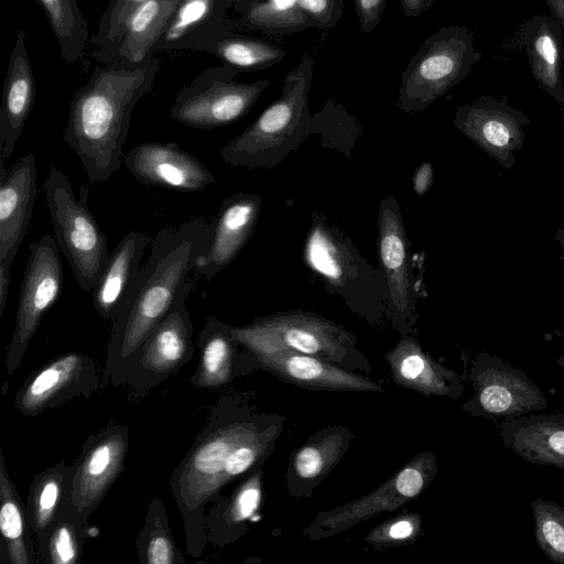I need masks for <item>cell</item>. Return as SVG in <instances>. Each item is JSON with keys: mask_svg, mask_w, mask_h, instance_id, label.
Here are the masks:
<instances>
[{"mask_svg": "<svg viewBox=\"0 0 564 564\" xmlns=\"http://www.w3.org/2000/svg\"><path fill=\"white\" fill-rule=\"evenodd\" d=\"M281 431L282 421L276 416L256 413L237 398L226 395L215 403L169 481L189 556L200 557L208 543V505L218 500L229 484L261 467Z\"/></svg>", "mask_w": 564, "mask_h": 564, "instance_id": "1", "label": "cell"}, {"mask_svg": "<svg viewBox=\"0 0 564 564\" xmlns=\"http://www.w3.org/2000/svg\"><path fill=\"white\" fill-rule=\"evenodd\" d=\"M212 224L200 218L161 229L112 319L102 380L122 386L127 367L169 314L197 259L209 248Z\"/></svg>", "mask_w": 564, "mask_h": 564, "instance_id": "2", "label": "cell"}, {"mask_svg": "<svg viewBox=\"0 0 564 564\" xmlns=\"http://www.w3.org/2000/svg\"><path fill=\"white\" fill-rule=\"evenodd\" d=\"M159 69L155 55L137 63L117 59L96 66L74 94L62 137L91 182H106L120 169L132 112Z\"/></svg>", "mask_w": 564, "mask_h": 564, "instance_id": "3", "label": "cell"}, {"mask_svg": "<svg viewBox=\"0 0 564 564\" xmlns=\"http://www.w3.org/2000/svg\"><path fill=\"white\" fill-rule=\"evenodd\" d=\"M314 62L303 54L284 78L282 95L221 150L223 160L247 169H273L312 133L307 99Z\"/></svg>", "mask_w": 564, "mask_h": 564, "instance_id": "4", "label": "cell"}, {"mask_svg": "<svg viewBox=\"0 0 564 564\" xmlns=\"http://www.w3.org/2000/svg\"><path fill=\"white\" fill-rule=\"evenodd\" d=\"M303 259L324 281L327 291L343 297L354 310L379 313L389 306L382 269L371 267L350 239L324 215H312Z\"/></svg>", "mask_w": 564, "mask_h": 564, "instance_id": "5", "label": "cell"}, {"mask_svg": "<svg viewBox=\"0 0 564 564\" xmlns=\"http://www.w3.org/2000/svg\"><path fill=\"white\" fill-rule=\"evenodd\" d=\"M231 334L254 357L297 352L346 369L354 366L348 359L361 356L352 334L312 312L286 311L258 317L247 325L231 326Z\"/></svg>", "mask_w": 564, "mask_h": 564, "instance_id": "6", "label": "cell"}, {"mask_svg": "<svg viewBox=\"0 0 564 564\" xmlns=\"http://www.w3.org/2000/svg\"><path fill=\"white\" fill-rule=\"evenodd\" d=\"M55 240L85 291H93L109 259L108 241L88 206L89 189L82 185L76 198L67 174L51 165L44 181Z\"/></svg>", "mask_w": 564, "mask_h": 564, "instance_id": "7", "label": "cell"}, {"mask_svg": "<svg viewBox=\"0 0 564 564\" xmlns=\"http://www.w3.org/2000/svg\"><path fill=\"white\" fill-rule=\"evenodd\" d=\"M464 26L442 28L422 44L401 77L398 108L421 111L463 80L480 58Z\"/></svg>", "mask_w": 564, "mask_h": 564, "instance_id": "8", "label": "cell"}, {"mask_svg": "<svg viewBox=\"0 0 564 564\" xmlns=\"http://www.w3.org/2000/svg\"><path fill=\"white\" fill-rule=\"evenodd\" d=\"M238 72L226 66L202 72L175 96L171 117L196 129H215L236 122L254 105L269 79L239 83Z\"/></svg>", "mask_w": 564, "mask_h": 564, "instance_id": "9", "label": "cell"}, {"mask_svg": "<svg viewBox=\"0 0 564 564\" xmlns=\"http://www.w3.org/2000/svg\"><path fill=\"white\" fill-rule=\"evenodd\" d=\"M29 251L14 329L4 359L9 376L20 367L42 318L63 290L64 270L56 240L51 235H44L29 246Z\"/></svg>", "mask_w": 564, "mask_h": 564, "instance_id": "10", "label": "cell"}, {"mask_svg": "<svg viewBox=\"0 0 564 564\" xmlns=\"http://www.w3.org/2000/svg\"><path fill=\"white\" fill-rule=\"evenodd\" d=\"M193 282L183 285L169 314L154 327L131 358L123 381L137 394H145L176 373L194 356V325L186 299Z\"/></svg>", "mask_w": 564, "mask_h": 564, "instance_id": "11", "label": "cell"}, {"mask_svg": "<svg viewBox=\"0 0 564 564\" xmlns=\"http://www.w3.org/2000/svg\"><path fill=\"white\" fill-rule=\"evenodd\" d=\"M436 471L434 454L424 451L373 491L333 510L319 512L304 533L311 540L325 539L381 512L394 511L426 490Z\"/></svg>", "mask_w": 564, "mask_h": 564, "instance_id": "12", "label": "cell"}, {"mask_svg": "<svg viewBox=\"0 0 564 564\" xmlns=\"http://www.w3.org/2000/svg\"><path fill=\"white\" fill-rule=\"evenodd\" d=\"M468 380L474 393L462 409L474 416L509 420L547 406L541 389L521 369L487 351L473 360Z\"/></svg>", "mask_w": 564, "mask_h": 564, "instance_id": "13", "label": "cell"}, {"mask_svg": "<svg viewBox=\"0 0 564 564\" xmlns=\"http://www.w3.org/2000/svg\"><path fill=\"white\" fill-rule=\"evenodd\" d=\"M129 451V429L109 423L85 441L70 474L63 505L89 519L117 481Z\"/></svg>", "mask_w": 564, "mask_h": 564, "instance_id": "14", "label": "cell"}, {"mask_svg": "<svg viewBox=\"0 0 564 564\" xmlns=\"http://www.w3.org/2000/svg\"><path fill=\"white\" fill-rule=\"evenodd\" d=\"M98 368L89 356L69 351L50 360L25 378L14 408L35 417L76 398H88L99 388Z\"/></svg>", "mask_w": 564, "mask_h": 564, "instance_id": "15", "label": "cell"}, {"mask_svg": "<svg viewBox=\"0 0 564 564\" xmlns=\"http://www.w3.org/2000/svg\"><path fill=\"white\" fill-rule=\"evenodd\" d=\"M377 224L380 268L387 281L389 310L392 319L401 329L412 323L419 290L401 207L394 196L381 200Z\"/></svg>", "mask_w": 564, "mask_h": 564, "instance_id": "16", "label": "cell"}, {"mask_svg": "<svg viewBox=\"0 0 564 564\" xmlns=\"http://www.w3.org/2000/svg\"><path fill=\"white\" fill-rule=\"evenodd\" d=\"M455 128L500 166L512 170L530 119L505 100L486 96L457 108Z\"/></svg>", "mask_w": 564, "mask_h": 564, "instance_id": "17", "label": "cell"}, {"mask_svg": "<svg viewBox=\"0 0 564 564\" xmlns=\"http://www.w3.org/2000/svg\"><path fill=\"white\" fill-rule=\"evenodd\" d=\"M130 174L140 183L182 193L199 192L215 183L209 169L173 142H144L123 155Z\"/></svg>", "mask_w": 564, "mask_h": 564, "instance_id": "18", "label": "cell"}, {"mask_svg": "<svg viewBox=\"0 0 564 564\" xmlns=\"http://www.w3.org/2000/svg\"><path fill=\"white\" fill-rule=\"evenodd\" d=\"M36 159H18L7 172L0 162V265L12 268L26 235L37 194Z\"/></svg>", "mask_w": 564, "mask_h": 564, "instance_id": "19", "label": "cell"}, {"mask_svg": "<svg viewBox=\"0 0 564 564\" xmlns=\"http://www.w3.org/2000/svg\"><path fill=\"white\" fill-rule=\"evenodd\" d=\"M262 199L238 192L226 197L212 223L209 248L197 259L195 271L210 280L239 254L256 229Z\"/></svg>", "mask_w": 564, "mask_h": 564, "instance_id": "20", "label": "cell"}, {"mask_svg": "<svg viewBox=\"0 0 564 564\" xmlns=\"http://www.w3.org/2000/svg\"><path fill=\"white\" fill-rule=\"evenodd\" d=\"M260 366L279 379L311 390L381 392L369 378L327 360L297 352L260 355Z\"/></svg>", "mask_w": 564, "mask_h": 564, "instance_id": "21", "label": "cell"}, {"mask_svg": "<svg viewBox=\"0 0 564 564\" xmlns=\"http://www.w3.org/2000/svg\"><path fill=\"white\" fill-rule=\"evenodd\" d=\"M35 82L26 47V33L18 31L3 82L0 106L1 161L9 160L33 107Z\"/></svg>", "mask_w": 564, "mask_h": 564, "instance_id": "22", "label": "cell"}, {"mask_svg": "<svg viewBox=\"0 0 564 564\" xmlns=\"http://www.w3.org/2000/svg\"><path fill=\"white\" fill-rule=\"evenodd\" d=\"M231 0H182L158 41V51L196 50L229 34L230 23L225 12Z\"/></svg>", "mask_w": 564, "mask_h": 564, "instance_id": "23", "label": "cell"}, {"mask_svg": "<svg viewBox=\"0 0 564 564\" xmlns=\"http://www.w3.org/2000/svg\"><path fill=\"white\" fill-rule=\"evenodd\" d=\"M503 445L528 463L564 469V415H522L498 425Z\"/></svg>", "mask_w": 564, "mask_h": 564, "instance_id": "24", "label": "cell"}, {"mask_svg": "<svg viewBox=\"0 0 564 564\" xmlns=\"http://www.w3.org/2000/svg\"><path fill=\"white\" fill-rule=\"evenodd\" d=\"M392 380L406 389L424 395L459 398L464 387L457 373L424 351L415 339L408 335L386 355Z\"/></svg>", "mask_w": 564, "mask_h": 564, "instance_id": "25", "label": "cell"}, {"mask_svg": "<svg viewBox=\"0 0 564 564\" xmlns=\"http://www.w3.org/2000/svg\"><path fill=\"white\" fill-rule=\"evenodd\" d=\"M352 433L344 426L318 431L291 457L286 482L292 496H304L330 473L347 452Z\"/></svg>", "mask_w": 564, "mask_h": 564, "instance_id": "26", "label": "cell"}, {"mask_svg": "<svg viewBox=\"0 0 564 564\" xmlns=\"http://www.w3.org/2000/svg\"><path fill=\"white\" fill-rule=\"evenodd\" d=\"M263 495L261 467L246 475L227 497H220L206 511L207 542L225 547L240 539L258 512Z\"/></svg>", "mask_w": 564, "mask_h": 564, "instance_id": "27", "label": "cell"}, {"mask_svg": "<svg viewBox=\"0 0 564 564\" xmlns=\"http://www.w3.org/2000/svg\"><path fill=\"white\" fill-rule=\"evenodd\" d=\"M149 243L140 231H129L110 252L101 276L93 290V304L102 319H113L130 284L141 268Z\"/></svg>", "mask_w": 564, "mask_h": 564, "instance_id": "28", "label": "cell"}, {"mask_svg": "<svg viewBox=\"0 0 564 564\" xmlns=\"http://www.w3.org/2000/svg\"><path fill=\"white\" fill-rule=\"evenodd\" d=\"M199 357L191 383L198 389H218L228 386L239 372L240 346L231 334V325L210 316L198 337Z\"/></svg>", "mask_w": 564, "mask_h": 564, "instance_id": "29", "label": "cell"}, {"mask_svg": "<svg viewBox=\"0 0 564 564\" xmlns=\"http://www.w3.org/2000/svg\"><path fill=\"white\" fill-rule=\"evenodd\" d=\"M0 562L2 564H35L32 529L17 485L7 469L0 451Z\"/></svg>", "mask_w": 564, "mask_h": 564, "instance_id": "30", "label": "cell"}, {"mask_svg": "<svg viewBox=\"0 0 564 564\" xmlns=\"http://www.w3.org/2000/svg\"><path fill=\"white\" fill-rule=\"evenodd\" d=\"M182 0H144L130 14L115 61L142 62L153 50Z\"/></svg>", "mask_w": 564, "mask_h": 564, "instance_id": "31", "label": "cell"}, {"mask_svg": "<svg viewBox=\"0 0 564 564\" xmlns=\"http://www.w3.org/2000/svg\"><path fill=\"white\" fill-rule=\"evenodd\" d=\"M69 474L70 466L61 460L37 473L30 485L26 510L39 551L61 512Z\"/></svg>", "mask_w": 564, "mask_h": 564, "instance_id": "32", "label": "cell"}, {"mask_svg": "<svg viewBox=\"0 0 564 564\" xmlns=\"http://www.w3.org/2000/svg\"><path fill=\"white\" fill-rule=\"evenodd\" d=\"M139 562L142 564H185V555L177 547L170 528L163 501L154 497L148 503L142 529L135 540Z\"/></svg>", "mask_w": 564, "mask_h": 564, "instance_id": "33", "label": "cell"}, {"mask_svg": "<svg viewBox=\"0 0 564 564\" xmlns=\"http://www.w3.org/2000/svg\"><path fill=\"white\" fill-rule=\"evenodd\" d=\"M44 10L58 42L63 58L76 63L83 55L88 37V23L77 0H35Z\"/></svg>", "mask_w": 564, "mask_h": 564, "instance_id": "34", "label": "cell"}, {"mask_svg": "<svg viewBox=\"0 0 564 564\" xmlns=\"http://www.w3.org/2000/svg\"><path fill=\"white\" fill-rule=\"evenodd\" d=\"M89 531L88 519L63 505L44 546L39 551L41 562L48 564L79 563Z\"/></svg>", "mask_w": 564, "mask_h": 564, "instance_id": "35", "label": "cell"}, {"mask_svg": "<svg viewBox=\"0 0 564 564\" xmlns=\"http://www.w3.org/2000/svg\"><path fill=\"white\" fill-rule=\"evenodd\" d=\"M224 66L236 72L256 70L279 63L285 52L264 41L231 35L230 33L206 47Z\"/></svg>", "mask_w": 564, "mask_h": 564, "instance_id": "36", "label": "cell"}, {"mask_svg": "<svg viewBox=\"0 0 564 564\" xmlns=\"http://www.w3.org/2000/svg\"><path fill=\"white\" fill-rule=\"evenodd\" d=\"M530 66L535 79L547 93L560 97V42L554 31L542 24L528 44Z\"/></svg>", "mask_w": 564, "mask_h": 564, "instance_id": "37", "label": "cell"}, {"mask_svg": "<svg viewBox=\"0 0 564 564\" xmlns=\"http://www.w3.org/2000/svg\"><path fill=\"white\" fill-rule=\"evenodd\" d=\"M243 25L263 30H296L305 28L310 18L297 0H265L252 3L241 15Z\"/></svg>", "mask_w": 564, "mask_h": 564, "instance_id": "38", "label": "cell"}, {"mask_svg": "<svg viewBox=\"0 0 564 564\" xmlns=\"http://www.w3.org/2000/svg\"><path fill=\"white\" fill-rule=\"evenodd\" d=\"M534 536L552 562L564 564V508L538 497L532 502Z\"/></svg>", "mask_w": 564, "mask_h": 564, "instance_id": "39", "label": "cell"}, {"mask_svg": "<svg viewBox=\"0 0 564 564\" xmlns=\"http://www.w3.org/2000/svg\"><path fill=\"white\" fill-rule=\"evenodd\" d=\"M422 532L419 513L404 510L373 528L365 541L376 550H387L412 544Z\"/></svg>", "mask_w": 564, "mask_h": 564, "instance_id": "40", "label": "cell"}, {"mask_svg": "<svg viewBox=\"0 0 564 564\" xmlns=\"http://www.w3.org/2000/svg\"><path fill=\"white\" fill-rule=\"evenodd\" d=\"M144 0H111L98 23L96 33L97 40L105 45H117L130 14Z\"/></svg>", "mask_w": 564, "mask_h": 564, "instance_id": "41", "label": "cell"}, {"mask_svg": "<svg viewBox=\"0 0 564 564\" xmlns=\"http://www.w3.org/2000/svg\"><path fill=\"white\" fill-rule=\"evenodd\" d=\"M299 8L319 28L336 24L341 13V0H297Z\"/></svg>", "mask_w": 564, "mask_h": 564, "instance_id": "42", "label": "cell"}, {"mask_svg": "<svg viewBox=\"0 0 564 564\" xmlns=\"http://www.w3.org/2000/svg\"><path fill=\"white\" fill-rule=\"evenodd\" d=\"M360 29L371 32L381 20L386 8V0H354Z\"/></svg>", "mask_w": 564, "mask_h": 564, "instance_id": "43", "label": "cell"}, {"mask_svg": "<svg viewBox=\"0 0 564 564\" xmlns=\"http://www.w3.org/2000/svg\"><path fill=\"white\" fill-rule=\"evenodd\" d=\"M413 189L417 196L424 195L434 181V170L430 162H424L416 167L413 178Z\"/></svg>", "mask_w": 564, "mask_h": 564, "instance_id": "44", "label": "cell"}, {"mask_svg": "<svg viewBox=\"0 0 564 564\" xmlns=\"http://www.w3.org/2000/svg\"><path fill=\"white\" fill-rule=\"evenodd\" d=\"M408 18H416L429 9L435 0H400Z\"/></svg>", "mask_w": 564, "mask_h": 564, "instance_id": "45", "label": "cell"}, {"mask_svg": "<svg viewBox=\"0 0 564 564\" xmlns=\"http://www.w3.org/2000/svg\"><path fill=\"white\" fill-rule=\"evenodd\" d=\"M11 282V268L0 265V317L4 313Z\"/></svg>", "mask_w": 564, "mask_h": 564, "instance_id": "46", "label": "cell"}, {"mask_svg": "<svg viewBox=\"0 0 564 564\" xmlns=\"http://www.w3.org/2000/svg\"><path fill=\"white\" fill-rule=\"evenodd\" d=\"M552 12L564 23V0H547Z\"/></svg>", "mask_w": 564, "mask_h": 564, "instance_id": "47", "label": "cell"}, {"mask_svg": "<svg viewBox=\"0 0 564 564\" xmlns=\"http://www.w3.org/2000/svg\"><path fill=\"white\" fill-rule=\"evenodd\" d=\"M555 239L560 246L562 259L564 260V225L557 229Z\"/></svg>", "mask_w": 564, "mask_h": 564, "instance_id": "48", "label": "cell"}, {"mask_svg": "<svg viewBox=\"0 0 564 564\" xmlns=\"http://www.w3.org/2000/svg\"><path fill=\"white\" fill-rule=\"evenodd\" d=\"M556 364L564 369V356L556 359Z\"/></svg>", "mask_w": 564, "mask_h": 564, "instance_id": "49", "label": "cell"}]
</instances>
